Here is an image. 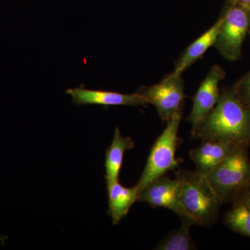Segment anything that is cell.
<instances>
[{"mask_svg":"<svg viewBox=\"0 0 250 250\" xmlns=\"http://www.w3.org/2000/svg\"><path fill=\"white\" fill-rule=\"evenodd\" d=\"M191 222L182 220L180 228L171 231L156 246L159 250H191L196 249L190 235Z\"/></svg>","mask_w":250,"mask_h":250,"instance_id":"5bb4252c","label":"cell"},{"mask_svg":"<svg viewBox=\"0 0 250 250\" xmlns=\"http://www.w3.org/2000/svg\"><path fill=\"white\" fill-rule=\"evenodd\" d=\"M183 111L184 108H181L167 121L165 129L153 145L146 167L136 184L140 192L153 181L170 171L177 170L183 162L182 159L175 156L177 147L182 142L178 131Z\"/></svg>","mask_w":250,"mask_h":250,"instance_id":"277c9868","label":"cell"},{"mask_svg":"<svg viewBox=\"0 0 250 250\" xmlns=\"http://www.w3.org/2000/svg\"><path fill=\"white\" fill-rule=\"evenodd\" d=\"M176 178L180 182L181 200L195 225H211L218 218L223 202L205 174L197 171L180 170L176 172Z\"/></svg>","mask_w":250,"mask_h":250,"instance_id":"7a4b0ae2","label":"cell"},{"mask_svg":"<svg viewBox=\"0 0 250 250\" xmlns=\"http://www.w3.org/2000/svg\"><path fill=\"white\" fill-rule=\"evenodd\" d=\"M220 16L223 21L213 46L223 58L238 60L250 29V9L228 0Z\"/></svg>","mask_w":250,"mask_h":250,"instance_id":"5b68a950","label":"cell"},{"mask_svg":"<svg viewBox=\"0 0 250 250\" xmlns=\"http://www.w3.org/2000/svg\"><path fill=\"white\" fill-rule=\"evenodd\" d=\"M235 146L236 144L231 143L205 140L199 147L192 149L189 156L196 167L195 171L206 175L220 164Z\"/></svg>","mask_w":250,"mask_h":250,"instance_id":"30bf717a","label":"cell"},{"mask_svg":"<svg viewBox=\"0 0 250 250\" xmlns=\"http://www.w3.org/2000/svg\"><path fill=\"white\" fill-rule=\"evenodd\" d=\"M225 223L233 231L250 237V207L238 201L225 215Z\"/></svg>","mask_w":250,"mask_h":250,"instance_id":"9a60e30c","label":"cell"},{"mask_svg":"<svg viewBox=\"0 0 250 250\" xmlns=\"http://www.w3.org/2000/svg\"><path fill=\"white\" fill-rule=\"evenodd\" d=\"M233 88L240 100L250 107V72L242 77Z\"/></svg>","mask_w":250,"mask_h":250,"instance_id":"2e32d148","label":"cell"},{"mask_svg":"<svg viewBox=\"0 0 250 250\" xmlns=\"http://www.w3.org/2000/svg\"><path fill=\"white\" fill-rule=\"evenodd\" d=\"M231 1L250 9V0H231Z\"/></svg>","mask_w":250,"mask_h":250,"instance_id":"ac0fdd59","label":"cell"},{"mask_svg":"<svg viewBox=\"0 0 250 250\" xmlns=\"http://www.w3.org/2000/svg\"><path fill=\"white\" fill-rule=\"evenodd\" d=\"M192 136L202 141L250 144V107L240 100L234 88H222L218 103Z\"/></svg>","mask_w":250,"mask_h":250,"instance_id":"6da1fadb","label":"cell"},{"mask_svg":"<svg viewBox=\"0 0 250 250\" xmlns=\"http://www.w3.org/2000/svg\"><path fill=\"white\" fill-rule=\"evenodd\" d=\"M223 18L220 16L218 21L208 30L204 33L185 49L183 54L176 62L175 67L172 74L176 75H182L190 65L201 58L209 47L214 45Z\"/></svg>","mask_w":250,"mask_h":250,"instance_id":"7c38bea8","label":"cell"},{"mask_svg":"<svg viewBox=\"0 0 250 250\" xmlns=\"http://www.w3.org/2000/svg\"><path fill=\"white\" fill-rule=\"evenodd\" d=\"M138 201L147 204L153 208H167L178 215L182 220L191 222L195 225V220L181 200L180 182L178 179H172L166 175L161 176L140 192Z\"/></svg>","mask_w":250,"mask_h":250,"instance_id":"52a82bcc","label":"cell"},{"mask_svg":"<svg viewBox=\"0 0 250 250\" xmlns=\"http://www.w3.org/2000/svg\"><path fill=\"white\" fill-rule=\"evenodd\" d=\"M238 201L243 202L250 207V188L242 195L241 198H240Z\"/></svg>","mask_w":250,"mask_h":250,"instance_id":"e0dca14e","label":"cell"},{"mask_svg":"<svg viewBox=\"0 0 250 250\" xmlns=\"http://www.w3.org/2000/svg\"><path fill=\"white\" fill-rule=\"evenodd\" d=\"M65 93L70 95L72 103L77 105L98 104L102 106H147V100L136 92L131 94H123L117 92L85 88L83 85L79 88H69Z\"/></svg>","mask_w":250,"mask_h":250,"instance_id":"9c48e42d","label":"cell"},{"mask_svg":"<svg viewBox=\"0 0 250 250\" xmlns=\"http://www.w3.org/2000/svg\"><path fill=\"white\" fill-rule=\"evenodd\" d=\"M225 75L226 72L223 67L218 65H213L199 86L192 98L191 112L187 118V121L192 125V133L218 103L220 98L219 83Z\"/></svg>","mask_w":250,"mask_h":250,"instance_id":"ba28073f","label":"cell"},{"mask_svg":"<svg viewBox=\"0 0 250 250\" xmlns=\"http://www.w3.org/2000/svg\"><path fill=\"white\" fill-rule=\"evenodd\" d=\"M184 82L182 75L169 74L159 83L149 86H142L136 93L154 105L158 114L164 121H168L184 108Z\"/></svg>","mask_w":250,"mask_h":250,"instance_id":"8992f818","label":"cell"},{"mask_svg":"<svg viewBox=\"0 0 250 250\" xmlns=\"http://www.w3.org/2000/svg\"><path fill=\"white\" fill-rule=\"evenodd\" d=\"M108 196V211L114 225H118L138 201L140 190L137 186L126 188L118 180L106 183Z\"/></svg>","mask_w":250,"mask_h":250,"instance_id":"8fae6325","label":"cell"},{"mask_svg":"<svg viewBox=\"0 0 250 250\" xmlns=\"http://www.w3.org/2000/svg\"></svg>","mask_w":250,"mask_h":250,"instance_id":"d6986e66","label":"cell"},{"mask_svg":"<svg viewBox=\"0 0 250 250\" xmlns=\"http://www.w3.org/2000/svg\"><path fill=\"white\" fill-rule=\"evenodd\" d=\"M248 145L236 144L231 152L205 175L223 202L233 200L250 188Z\"/></svg>","mask_w":250,"mask_h":250,"instance_id":"3957f363","label":"cell"},{"mask_svg":"<svg viewBox=\"0 0 250 250\" xmlns=\"http://www.w3.org/2000/svg\"><path fill=\"white\" fill-rule=\"evenodd\" d=\"M134 145V141L131 138L124 137L121 134L119 128H116L113 141L106 149L105 156L106 183L118 180L125 153L133 149Z\"/></svg>","mask_w":250,"mask_h":250,"instance_id":"4fadbf2b","label":"cell"}]
</instances>
